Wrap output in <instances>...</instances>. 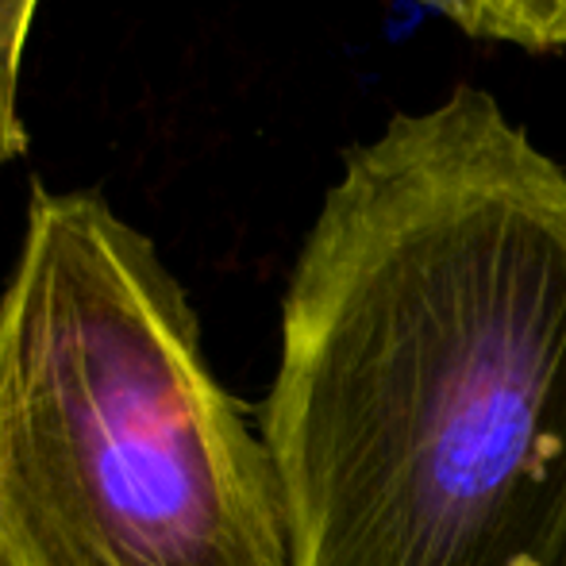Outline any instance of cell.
<instances>
[{"label": "cell", "instance_id": "obj_2", "mask_svg": "<svg viewBox=\"0 0 566 566\" xmlns=\"http://www.w3.org/2000/svg\"><path fill=\"white\" fill-rule=\"evenodd\" d=\"M0 566H290L259 424L97 193L31 189L0 293Z\"/></svg>", "mask_w": 566, "mask_h": 566}, {"label": "cell", "instance_id": "obj_4", "mask_svg": "<svg viewBox=\"0 0 566 566\" xmlns=\"http://www.w3.org/2000/svg\"><path fill=\"white\" fill-rule=\"evenodd\" d=\"M35 8L39 0H0V163L28 155L31 143L20 116V82Z\"/></svg>", "mask_w": 566, "mask_h": 566}, {"label": "cell", "instance_id": "obj_3", "mask_svg": "<svg viewBox=\"0 0 566 566\" xmlns=\"http://www.w3.org/2000/svg\"><path fill=\"white\" fill-rule=\"evenodd\" d=\"M470 39L566 51V0H420Z\"/></svg>", "mask_w": 566, "mask_h": 566}, {"label": "cell", "instance_id": "obj_1", "mask_svg": "<svg viewBox=\"0 0 566 566\" xmlns=\"http://www.w3.org/2000/svg\"><path fill=\"white\" fill-rule=\"evenodd\" d=\"M259 432L290 566H566V170L485 90L343 155Z\"/></svg>", "mask_w": 566, "mask_h": 566}]
</instances>
